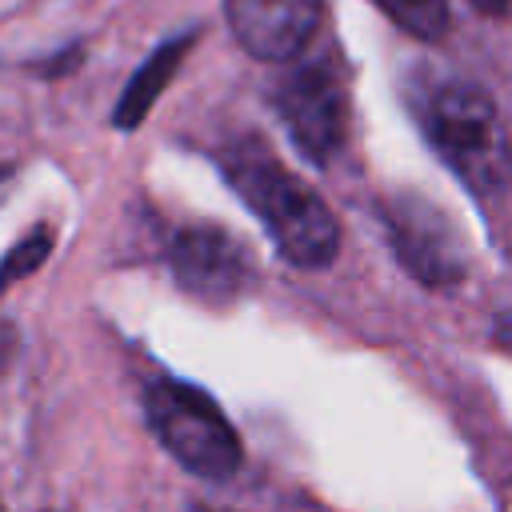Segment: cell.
<instances>
[{"label":"cell","mask_w":512,"mask_h":512,"mask_svg":"<svg viewBox=\"0 0 512 512\" xmlns=\"http://www.w3.org/2000/svg\"><path fill=\"white\" fill-rule=\"evenodd\" d=\"M12 352H16V332H12V324H4V320H0V372L8 368Z\"/></svg>","instance_id":"11"},{"label":"cell","mask_w":512,"mask_h":512,"mask_svg":"<svg viewBox=\"0 0 512 512\" xmlns=\"http://www.w3.org/2000/svg\"><path fill=\"white\" fill-rule=\"evenodd\" d=\"M372 4L384 8V16H392L404 32L420 40H436L448 32V0H372Z\"/></svg>","instance_id":"9"},{"label":"cell","mask_w":512,"mask_h":512,"mask_svg":"<svg viewBox=\"0 0 512 512\" xmlns=\"http://www.w3.org/2000/svg\"><path fill=\"white\" fill-rule=\"evenodd\" d=\"M0 184H4V172H0Z\"/></svg>","instance_id":"13"},{"label":"cell","mask_w":512,"mask_h":512,"mask_svg":"<svg viewBox=\"0 0 512 512\" xmlns=\"http://www.w3.org/2000/svg\"><path fill=\"white\" fill-rule=\"evenodd\" d=\"M272 104H276L280 124L288 128V136L312 164H328L344 148L348 96H344V84L328 68L320 64L292 68L288 76L276 80Z\"/></svg>","instance_id":"4"},{"label":"cell","mask_w":512,"mask_h":512,"mask_svg":"<svg viewBox=\"0 0 512 512\" xmlns=\"http://www.w3.org/2000/svg\"><path fill=\"white\" fill-rule=\"evenodd\" d=\"M224 176L236 196L260 216L280 256L296 268H324L340 248V228L332 208L284 164H276L260 140L236 144L224 156Z\"/></svg>","instance_id":"1"},{"label":"cell","mask_w":512,"mask_h":512,"mask_svg":"<svg viewBox=\"0 0 512 512\" xmlns=\"http://www.w3.org/2000/svg\"><path fill=\"white\" fill-rule=\"evenodd\" d=\"M232 36L256 60L284 64L308 48L324 20V0H224Z\"/></svg>","instance_id":"5"},{"label":"cell","mask_w":512,"mask_h":512,"mask_svg":"<svg viewBox=\"0 0 512 512\" xmlns=\"http://www.w3.org/2000/svg\"><path fill=\"white\" fill-rule=\"evenodd\" d=\"M476 12H484V16H504L508 8H512V0H468Z\"/></svg>","instance_id":"12"},{"label":"cell","mask_w":512,"mask_h":512,"mask_svg":"<svg viewBox=\"0 0 512 512\" xmlns=\"http://www.w3.org/2000/svg\"><path fill=\"white\" fill-rule=\"evenodd\" d=\"M148 424L156 440L196 476L204 480H228L240 468V440L224 412L192 384L160 380L144 396Z\"/></svg>","instance_id":"3"},{"label":"cell","mask_w":512,"mask_h":512,"mask_svg":"<svg viewBox=\"0 0 512 512\" xmlns=\"http://www.w3.org/2000/svg\"><path fill=\"white\" fill-rule=\"evenodd\" d=\"M172 272H176V284L208 304H224L232 300L244 284H248V256L244 248L212 228V224H192V228H180L176 240H172Z\"/></svg>","instance_id":"6"},{"label":"cell","mask_w":512,"mask_h":512,"mask_svg":"<svg viewBox=\"0 0 512 512\" xmlns=\"http://www.w3.org/2000/svg\"><path fill=\"white\" fill-rule=\"evenodd\" d=\"M188 44H192V36L168 40V44H160V48H156L140 68H136V76H132V80H128V88L120 92L116 112H112L116 128H136V124L148 116V108L156 104V96H160V92L168 88V80L176 76V68H180V60H184Z\"/></svg>","instance_id":"8"},{"label":"cell","mask_w":512,"mask_h":512,"mask_svg":"<svg viewBox=\"0 0 512 512\" xmlns=\"http://www.w3.org/2000/svg\"><path fill=\"white\" fill-rule=\"evenodd\" d=\"M388 224H392V244L412 276H420L424 284H436V288L460 280L464 260L452 240V228L428 204L408 200L388 212Z\"/></svg>","instance_id":"7"},{"label":"cell","mask_w":512,"mask_h":512,"mask_svg":"<svg viewBox=\"0 0 512 512\" xmlns=\"http://www.w3.org/2000/svg\"><path fill=\"white\" fill-rule=\"evenodd\" d=\"M416 116L440 160L472 192H496L508 180L512 144L496 104L480 88L464 80H440L436 88L424 92Z\"/></svg>","instance_id":"2"},{"label":"cell","mask_w":512,"mask_h":512,"mask_svg":"<svg viewBox=\"0 0 512 512\" xmlns=\"http://www.w3.org/2000/svg\"><path fill=\"white\" fill-rule=\"evenodd\" d=\"M0 512H4V508H0Z\"/></svg>","instance_id":"14"},{"label":"cell","mask_w":512,"mask_h":512,"mask_svg":"<svg viewBox=\"0 0 512 512\" xmlns=\"http://www.w3.org/2000/svg\"><path fill=\"white\" fill-rule=\"evenodd\" d=\"M48 252H52V228H44V224L32 228L24 240H16V248H8L4 260H0V292L8 284H16V280L32 276L48 260Z\"/></svg>","instance_id":"10"}]
</instances>
